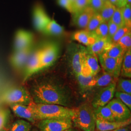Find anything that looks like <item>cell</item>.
I'll return each instance as SVG.
<instances>
[{"instance_id": "6da1fadb", "label": "cell", "mask_w": 131, "mask_h": 131, "mask_svg": "<svg viewBox=\"0 0 131 131\" xmlns=\"http://www.w3.org/2000/svg\"><path fill=\"white\" fill-rule=\"evenodd\" d=\"M32 96L36 103L58 104L66 107L70 103V97L66 89L50 80L36 84L32 89Z\"/></svg>"}, {"instance_id": "7a4b0ae2", "label": "cell", "mask_w": 131, "mask_h": 131, "mask_svg": "<svg viewBox=\"0 0 131 131\" xmlns=\"http://www.w3.org/2000/svg\"><path fill=\"white\" fill-rule=\"evenodd\" d=\"M36 120L54 118H70L74 115V109L53 104L36 103L32 101L28 105Z\"/></svg>"}, {"instance_id": "3957f363", "label": "cell", "mask_w": 131, "mask_h": 131, "mask_svg": "<svg viewBox=\"0 0 131 131\" xmlns=\"http://www.w3.org/2000/svg\"><path fill=\"white\" fill-rule=\"evenodd\" d=\"M71 120L76 126L83 131H95L96 118L93 109L89 104H83L74 109Z\"/></svg>"}, {"instance_id": "277c9868", "label": "cell", "mask_w": 131, "mask_h": 131, "mask_svg": "<svg viewBox=\"0 0 131 131\" xmlns=\"http://www.w3.org/2000/svg\"><path fill=\"white\" fill-rule=\"evenodd\" d=\"M2 102L8 103H19L28 105L33 99L28 91L22 86L15 87L7 90L0 98Z\"/></svg>"}, {"instance_id": "5b68a950", "label": "cell", "mask_w": 131, "mask_h": 131, "mask_svg": "<svg viewBox=\"0 0 131 131\" xmlns=\"http://www.w3.org/2000/svg\"><path fill=\"white\" fill-rule=\"evenodd\" d=\"M59 54V45L56 42L49 43L40 49V69L42 70L52 66Z\"/></svg>"}, {"instance_id": "8992f818", "label": "cell", "mask_w": 131, "mask_h": 131, "mask_svg": "<svg viewBox=\"0 0 131 131\" xmlns=\"http://www.w3.org/2000/svg\"><path fill=\"white\" fill-rule=\"evenodd\" d=\"M72 121L70 118H54L41 120L38 124L40 131H64L71 128Z\"/></svg>"}, {"instance_id": "52a82bcc", "label": "cell", "mask_w": 131, "mask_h": 131, "mask_svg": "<svg viewBox=\"0 0 131 131\" xmlns=\"http://www.w3.org/2000/svg\"><path fill=\"white\" fill-rule=\"evenodd\" d=\"M86 48L81 45H75L71 48L70 53V66L75 76L81 74L84 65Z\"/></svg>"}, {"instance_id": "ba28073f", "label": "cell", "mask_w": 131, "mask_h": 131, "mask_svg": "<svg viewBox=\"0 0 131 131\" xmlns=\"http://www.w3.org/2000/svg\"><path fill=\"white\" fill-rule=\"evenodd\" d=\"M98 58L103 70L118 79L121 74L123 57L112 58L102 54L99 55Z\"/></svg>"}, {"instance_id": "9c48e42d", "label": "cell", "mask_w": 131, "mask_h": 131, "mask_svg": "<svg viewBox=\"0 0 131 131\" xmlns=\"http://www.w3.org/2000/svg\"><path fill=\"white\" fill-rule=\"evenodd\" d=\"M116 84L117 82H115L101 89L92 101V107L96 108L103 106L112 100L116 91Z\"/></svg>"}, {"instance_id": "30bf717a", "label": "cell", "mask_w": 131, "mask_h": 131, "mask_svg": "<svg viewBox=\"0 0 131 131\" xmlns=\"http://www.w3.org/2000/svg\"><path fill=\"white\" fill-rule=\"evenodd\" d=\"M40 49L33 50L24 67L23 82H25L33 74L41 70L40 69Z\"/></svg>"}, {"instance_id": "8fae6325", "label": "cell", "mask_w": 131, "mask_h": 131, "mask_svg": "<svg viewBox=\"0 0 131 131\" xmlns=\"http://www.w3.org/2000/svg\"><path fill=\"white\" fill-rule=\"evenodd\" d=\"M107 104L111 110L116 121H123L131 118V110L118 99L111 100Z\"/></svg>"}, {"instance_id": "7c38bea8", "label": "cell", "mask_w": 131, "mask_h": 131, "mask_svg": "<svg viewBox=\"0 0 131 131\" xmlns=\"http://www.w3.org/2000/svg\"><path fill=\"white\" fill-rule=\"evenodd\" d=\"M101 70V67L99 64L98 56L89 52L87 50L81 74L84 76H95L99 74Z\"/></svg>"}, {"instance_id": "4fadbf2b", "label": "cell", "mask_w": 131, "mask_h": 131, "mask_svg": "<svg viewBox=\"0 0 131 131\" xmlns=\"http://www.w3.org/2000/svg\"><path fill=\"white\" fill-rule=\"evenodd\" d=\"M34 48L32 45L22 50L15 51L10 58L12 66L16 69L24 68Z\"/></svg>"}, {"instance_id": "5bb4252c", "label": "cell", "mask_w": 131, "mask_h": 131, "mask_svg": "<svg viewBox=\"0 0 131 131\" xmlns=\"http://www.w3.org/2000/svg\"><path fill=\"white\" fill-rule=\"evenodd\" d=\"M34 35L33 34L24 30L17 31L14 38L15 51L22 50L32 45Z\"/></svg>"}, {"instance_id": "9a60e30c", "label": "cell", "mask_w": 131, "mask_h": 131, "mask_svg": "<svg viewBox=\"0 0 131 131\" xmlns=\"http://www.w3.org/2000/svg\"><path fill=\"white\" fill-rule=\"evenodd\" d=\"M51 19L41 5L38 4L35 5L33 10V23L36 30L42 32Z\"/></svg>"}, {"instance_id": "2e32d148", "label": "cell", "mask_w": 131, "mask_h": 131, "mask_svg": "<svg viewBox=\"0 0 131 131\" xmlns=\"http://www.w3.org/2000/svg\"><path fill=\"white\" fill-rule=\"evenodd\" d=\"M96 12L90 6H87L84 9L77 12L73 15V22L76 26L81 28H85L90 19Z\"/></svg>"}, {"instance_id": "e0dca14e", "label": "cell", "mask_w": 131, "mask_h": 131, "mask_svg": "<svg viewBox=\"0 0 131 131\" xmlns=\"http://www.w3.org/2000/svg\"><path fill=\"white\" fill-rule=\"evenodd\" d=\"M131 118L123 121L107 122L96 119V128L98 131H110L127 127L131 124Z\"/></svg>"}, {"instance_id": "ac0fdd59", "label": "cell", "mask_w": 131, "mask_h": 131, "mask_svg": "<svg viewBox=\"0 0 131 131\" xmlns=\"http://www.w3.org/2000/svg\"><path fill=\"white\" fill-rule=\"evenodd\" d=\"M112 43L107 38H97L90 46L87 47L89 52L98 56L103 54L112 46Z\"/></svg>"}, {"instance_id": "d6986e66", "label": "cell", "mask_w": 131, "mask_h": 131, "mask_svg": "<svg viewBox=\"0 0 131 131\" xmlns=\"http://www.w3.org/2000/svg\"><path fill=\"white\" fill-rule=\"evenodd\" d=\"M9 105L12 111L18 117L26 119L32 123L36 122L33 113L28 105L19 103H12Z\"/></svg>"}, {"instance_id": "ffe728a7", "label": "cell", "mask_w": 131, "mask_h": 131, "mask_svg": "<svg viewBox=\"0 0 131 131\" xmlns=\"http://www.w3.org/2000/svg\"><path fill=\"white\" fill-rule=\"evenodd\" d=\"M72 38L73 40L88 47L92 45L98 38L93 32L84 29L75 32L73 34Z\"/></svg>"}, {"instance_id": "44dd1931", "label": "cell", "mask_w": 131, "mask_h": 131, "mask_svg": "<svg viewBox=\"0 0 131 131\" xmlns=\"http://www.w3.org/2000/svg\"><path fill=\"white\" fill-rule=\"evenodd\" d=\"M94 109V113L96 119L107 122L116 121L111 110L107 104Z\"/></svg>"}, {"instance_id": "7402d4cb", "label": "cell", "mask_w": 131, "mask_h": 131, "mask_svg": "<svg viewBox=\"0 0 131 131\" xmlns=\"http://www.w3.org/2000/svg\"><path fill=\"white\" fill-rule=\"evenodd\" d=\"M118 79L116 78L113 75L103 70V73L96 76L95 84L94 88H103L112 84L113 82H117Z\"/></svg>"}, {"instance_id": "603a6c76", "label": "cell", "mask_w": 131, "mask_h": 131, "mask_svg": "<svg viewBox=\"0 0 131 131\" xmlns=\"http://www.w3.org/2000/svg\"><path fill=\"white\" fill-rule=\"evenodd\" d=\"M64 27L57 24L54 20L51 19L43 29L42 32L48 35L58 36L64 32Z\"/></svg>"}, {"instance_id": "cb8c5ba5", "label": "cell", "mask_w": 131, "mask_h": 131, "mask_svg": "<svg viewBox=\"0 0 131 131\" xmlns=\"http://www.w3.org/2000/svg\"><path fill=\"white\" fill-rule=\"evenodd\" d=\"M120 75L127 78L131 77V49L127 51L123 56Z\"/></svg>"}, {"instance_id": "d4e9b609", "label": "cell", "mask_w": 131, "mask_h": 131, "mask_svg": "<svg viewBox=\"0 0 131 131\" xmlns=\"http://www.w3.org/2000/svg\"><path fill=\"white\" fill-rule=\"evenodd\" d=\"M96 76H84L81 74L76 75L80 86L83 90H88L94 88L95 84Z\"/></svg>"}, {"instance_id": "484cf974", "label": "cell", "mask_w": 131, "mask_h": 131, "mask_svg": "<svg viewBox=\"0 0 131 131\" xmlns=\"http://www.w3.org/2000/svg\"><path fill=\"white\" fill-rule=\"evenodd\" d=\"M117 7L115 5L107 1L104 2L103 6L99 13L102 16L104 21H109L110 20Z\"/></svg>"}, {"instance_id": "4316f807", "label": "cell", "mask_w": 131, "mask_h": 131, "mask_svg": "<svg viewBox=\"0 0 131 131\" xmlns=\"http://www.w3.org/2000/svg\"><path fill=\"white\" fill-rule=\"evenodd\" d=\"M125 52L126 51L119 45L115 44H113L112 46L103 54L112 58H121L123 57Z\"/></svg>"}, {"instance_id": "83f0119b", "label": "cell", "mask_w": 131, "mask_h": 131, "mask_svg": "<svg viewBox=\"0 0 131 131\" xmlns=\"http://www.w3.org/2000/svg\"><path fill=\"white\" fill-rule=\"evenodd\" d=\"M104 20L100 14L96 13L90 19L86 27L84 29L88 31L92 32Z\"/></svg>"}, {"instance_id": "f1b7e54d", "label": "cell", "mask_w": 131, "mask_h": 131, "mask_svg": "<svg viewBox=\"0 0 131 131\" xmlns=\"http://www.w3.org/2000/svg\"><path fill=\"white\" fill-rule=\"evenodd\" d=\"M116 91L131 94V81L130 79L119 78L117 80Z\"/></svg>"}, {"instance_id": "f546056e", "label": "cell", "mask_w": 131, "mask_h": 131, "mask_svg": "<svg viewBox=\"0 0 131 131\" xmlns=\"http://www.w3.org/2000/svg\"><path fill=\"white\" fill-rule=\"evenodd\" d=\"M32 125L24 120H18L13 123L10 131H31Z\"/></svg>"}, {"instance_id": "4dcf8cb0", "label": "cell", "mask_w": 131, "mask_h": 131, "mask_svg": "<svg viewBox=\"0 0 131 131\" xmlns=\"http://www.w3.org/2000/svg\"><path fill=\"white\" fill-rule=\"evenodd\" d=\"M108 21H104L93 32L94 34L98 38H107L108 34Z\"/></svg>"}, {"instance_id": "1f68e13d", "label": "cell", "mask_w": 131, "mask_h": 131, "mask_svg": "<svg viewBox=\"0 0 131 131\" xmlns=\"http://www.w3.org/2000/svg\"><path fill=\"white\" fill-rule=\"evenodd\" d=\"M123 19L124 26L131 29V5H127L121 8Z\"/></svg>"}, {"instance_id": "d6a6232c", "label": "cell", "mask_w": 131, "mask_h": 131, "mask_svg": "<svg viewBox=\"0 0 131 131\" xmlns=\"http://www.w3.org/2000/svg\"><path fill=\"white\" fill-rule=\"evenodd\" d=\"M110 20L117 25L119 27L124 26V23L122 15V9L121 8H116L110 19Z\"/></svg>"}, {"instance_id": "836d02e7", "label": "cell", "mask_w": 131, "mask_h": 131, "mask_svg": "<svg viewBox=\"0 0 131 131\" xmlns=\"http://www.w3.org/2000/svg\"><path fill=\"white\" fill-rule=\"evenodd\" d=\"M117 44L119 45L126 52L131 49V31L127 33L125 35L122 37Z\"/></svg>"}, {"instance_id": "e575fe53", "label": "cell", "mask_w": 131, "mask_h": 131, "mask_svg": "<svg viewBox=\"0 0 131 131\" xmlns=\"http://www.w3.org/2000/svg\"><path fill=\"white\" fill-rule=\"evenodd\" d=\"M114 95L116 98L120 100L131 110V94L116 91Z\"/></svg>"}, {"instance_id": "d590c367", "label": "cell", "mask_w": 131, "mask_h": 131, "mask_svg": "<svg viewBox=\"0 0 131 131\" xmlns=\"http://www.w3.org/2000/svg\"><path fill=\"white\" fill-rule=\"evenodd\" d=\"M90 0H76L72 4V13L75 14L89 6Z\"/></svg>"}, {"instance_id": "8d00e7d4", "label": "cell", "mask_w": 131, "mask_h": 131, "mask_svg": "<svg viewBox=\"0 0 131 131\" xmlns=\"http://www.w3.org/2000/svg\"><path fill=\"white\" fill-rule=\"evenodd\" d=\"M130 31H131V29L125 26L118 28L117 31L115 34L111 39V42L113 44H117L118 40L122 37H123L127 33Z\"/></svg>"}, {"instance_id": "74e56055", "label": "cell", "mask_w": 131, "mask_h": 131, "mask_svg": "<svg viewBox=\"0 0 131 131\" xmlns=\"http://www.w3.org/2000/svg\"><path fill=\"white\" fill-rule=\"evenodd\" d=\"M9 114V112L8 110L5 109H0V131L2 130L7 122Z\"/></svg>"}, {"instance_id": "f35d334b", "label": "cell", "mask_w": 131, "mask_h": 131, "mask_svg": "<svg viewBox=\"0 0 131 131\" xmlns=\"http://www.w3.org/2000/svg\"><path fill=\"white\" fill-rule=\"evenodd\" d=\"M108 34L107 38L111 41V39L115 35V34L117 31L118 28H119L117 25L113 23L112 21L109 20L108 21Z\"/></svg>"}, {"instance_id": "ab89813d", "label": "cell", "mask_w": 131, "mask_h": 131, "mask_svg": "<svg viewBox=\"0 0 131 131\" xmlns=\"http://www.w3.org/2000/svg\"><path fill=\"white\" fill-rule=\"evenodd\" d=\"M103 0H90L89 6L96 12L99 13L103 6Z\"/></svg>"}, {"instance_id": "60d3db41", "label": "cell", "mask_w": 131, "mask_h": 131, "mask_svg": "<svg viewBox=\"0 0 131 131\" xmlns=\"http://www.w3.org/2000/svg\"><path fill=\"white\" fill-rule=\"evenodd\" d=\"M58 4L68 11L72 13V4L70 0H58Z\"/></svg>"}, {"instance_id": "b9f144b4", "label": "cell", "mask_w": 131, "mask_h": 131, "mask_svg": "<svg viewBox=\"0 0 131 131\" xmlns=\"http://www.w3.org/2000/svg\"><path fill=\"white\" fill-rule=\"evenodd\" d=\"M127 5V0H117V7L121 8Z\"/></svg>"}, {"instance_id": "7bdbcfd3", "label": "cell", "mask_w": 131, "mask_h": 131, "mask_svg": "<svg viewBox=\"0 0 131 131\" xmlns=\"http://www.w3.org/2000/svg\"><path fill=\"white\" fill-rule=\"evenodd\" d=\"M128 128L126 127H124V128H120V129H116V130L110 131H127L128 130Z\"/></svg>"}, {"instance_id": "ee69618b", "label": "cell", "mask_w": 131, "mask_h": 131, "mask_svg": "<svg viewBox=\"0 0 131 131\" xmlns=\"http://www.w3.org/2000/svg\"><path fill=\"white\" fill-rule=\"evenodd\" d=\"M109 2H110L112 4L115 5L116 7H117V0H108Z\"/></svg>"}, {"instance_id": "f6af8a7d", "label": "cell", "mask_w": 131, "mask_h": 131, "mask_svg": "<svg viewBox=\"0 0 131 131\" xmlns=\"http://www.w3.org/2000/svg\"><path fill=\"white\" fill-rule=\"evenodd\" d=\"M127 5H131V0H127Z\"/></svg>"}, {"instance_id": "bcb514c9", "label": "cell", "mask_w": 131, "mask_h": 131, "mask_svg": "<svg viewBox=\"0 0 131 131\" xmlns=\"http://www.w3.org/2000/svg\"><path fill=\"white\" fill-rule=\"evenodd\" d=\"M76 1V0H70V1H71V2L72 3V4L75 2Z\"/></svg>"}, {"instance_id": "7dc6e473", "label": "cell", "mask_w": 131, "mask_h": 131, "mask_svg": "<svg viewBox=\"0 0 131 131\" xmlns=\"http://www.w3.org/2000/svg\"><path fill=\"white\" fill-rule=\"evenodd\" d=\"M73 131L71 129V128H70V129H67V130H66L65 131Z\"/></svg>"}, {"instance_id": "c3c4849f", "label": "cell", "mask_w": 131, "mask_h": 131, "mask_svg": "<svg viewBox=\"0 0 131 131\" xmlns=\"http://www.w3.org/2000/svg\"><path fill=\"white\" fill-rule=\"evenodd\" d=\"M32 131H38L37 130H36V129H34L33 130H32Z\"/></svg>"}, {"instance_id": "681fc988", "label": "cell", "mask_w": 131, "mask_h": 131, "mask_svg": "<svg viewBox=\"0 0 131 131\" xmlns=\"http://www.w3.org/2000/svg\"><path fill=\"white\" fill-rule=\"evenodd\" d=\"M103 2H105L107 1H108V0H103Z\"/></svg>"}, {"instance_id": "f907efd6", "label": "cell", "mask_w": 131, "mask_h": 131, "mask_svg": "<svg viewBox=\"0 0 131 131\" xmlns=\"http://www.w3.org/2000/svg\"><path fill=\"white\" fill-rule=\"evenodd\" d=\"M127 131H130V130H129V129H128V130Z\"/></svg>"}]
</instances>
